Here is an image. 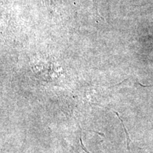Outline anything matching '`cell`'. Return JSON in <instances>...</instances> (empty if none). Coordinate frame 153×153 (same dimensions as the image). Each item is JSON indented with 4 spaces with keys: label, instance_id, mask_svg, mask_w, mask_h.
<instances>
[{
    "label": "cell",
    "instance_id": "cell-1",
    "mask_svg": "<svg viewBox=\"0 0 153 153\" xmlns=\"http://www.w3.org/2000/svg\"><path fill=\"white\" fill-rule=\"evenodd\" d=\"M115 114H116V116H118V119L120 120V123H121V124H122V126H123V129H124V132H125V133H126V141H127V148H128V150H130V143H131V139H130V136H129V133H128V132L127 131V130H126V127H125V125H124L123 124V120L121 119V118H120V116H119V114H118V112H116V111H114Z\"/></svg>",
    "mask_w": 153,
    "mask_h": 153
},
{
    "label": "cell",
    "instance_id": "cell-2",
    "mask_svg": "<svg viewBox=\"0 0 153 153\" xmlns=\"http://www.w3.org/2000/svg\"><path fill=\"white\" fill-rule=\"evenodd\" d=\"M80 143H81V145H82V148H83V150H84V151H85L87 153H90L89 152V151L88 150H86V148H85V146H84V145H83V143H82V137H80Z\"/></svg>",
    "mask_w": 153,
    "mask_h": 153
}]
</instances>
